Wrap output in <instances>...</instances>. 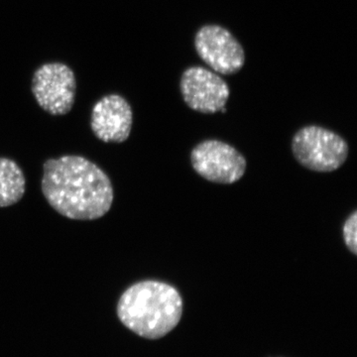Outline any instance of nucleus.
<instances>
[{"mask_svg":"<svg viewBox=\"0 0 357 357\" xmlns=\"http://www.w3.org/2000/svg\"><path fill=\"white\" fill-rule=\"evenodd\" d=\"M132 123V107L123 96L116 93L103 96L91 110V130L103 142L122 143L128 140Z\"/></svg>","mask_w":357,"mask_h":357,"instance_id":"8","label":"nucleus"},{"mask_svg":"<svg viewBox=\"0 0 357 357\" xmlns=\"http://www.w3.org/2000/svg\"><path fill=\"white\" fill-rule=\"evenodd\" d=\"M25 189L24 174L20 165L13 160L0 158V208L17 204Z\"/></svg>","mask_w":357,"mask_h":357,"instance_id":"9","label":"nucleus"},{"mask_svg":"<svg viewBox=\"0 0 357 357\" xmlns=\"http://www.w3.org/2000/svg\"><path fill=\"white\" fill-rule=\"evenodd\" d=\"M180 89L185 102L192 110L206 114L227 112L229 84L213 70L199 66L188 68L181 77Z\"/></svg>","mask_w":357,"mask_h":357,"instance_id":"7","label":"nucleus"},{"mask_svg":"<svg viewBox=\"0 0 357 357\" xmlns=\"http://www.w3.org/2000/svg\"><path fill=\"white\" fill-rule=\"evenodd\" d=\"M32 93L39 107L49 114H69L76 100L75 73L63 63H48L35 70Z\"/></svg>","mask_w":357,"mask_h":357,"instance_id":"4","label":"nucleus"},{"mask_svg":"<svg viewBox=\"0 0 357 357\" xmlns=\"http://www.w3.org/2000/svg\"><path fill=\"white\" fill-rule=\"evenodd\" d=\"M192 168L202 178L217 184H234L245 174L248 162L236 148L222 141L204 140L191 152Z\"/></svg>","mask_w":357,"mask_h":357,"instance_id":"5","label":"nucleus"},{"mask_svg":"<svg viewBox=\"0 0 357 357\" xmlns=\"http://www.w3.org/2000/svg\"><path fill=\"white\" fill-rule=\"evenodd\" d=\"M43 171L42 192L63 217L95 220L112 208L114 194L109 176L84 157L67 155L47 160Z\"/></svg>","mask_w":357,"mask_h":357,"instance_id":"1","label":"nucleus"},{"mask_svg":"<svg viewBox=\"0 0 357 357\" xmlns=\"http://www.w3.org/2000/svg\"><path fill=\"white\" fill-rule=\"evenodd\" d=\"M117 316L128 330L147 340L172 332L183 314V299L165 282L144 280L124 291L117 303Z\"/></svg>","mask_w":357,"mask_h":357,"instance_id":"2","label":"nucleus"},{"mask_svg":"<svg viewBox=\"0 0 357 357\" xmlns=\"http://www.w3.org/2000/svg\"><path fill=\"white\" fill-rule=\"evenodd\" d=\"M199 57L218 74L234 75L245 63V54L238 40L220 25H204L195 37Z\"/></svg>","mask_w":357,"mask_h":357,"instance_id":"6","label":"nucleus"},{"mask_svg":"<svg viewBox=\"0 0 357 357\" xmlns=\"http://www.w3.org/2000/svg\"><path fill=\"white\" fill-rule=\"evenodd\" d=\"M292 152L296 160L305 168L314 172H333L340 168L347 157L349 148L347 141L330 129L318 126L301 128L294 135Z\"/></svg>","mask_w":357,"mask_h":357,"instance_id":"3","label":"nucleus"},{"mask_svg":"<svg viewBox=\"0 0 357 357\" xmlns=\"http://www.w3.org/2000/svg\"><path fill=\"white\" fill-rule=\"evenodd\" d=\"M344 241L347 249L354 255H357V211L349 215L342 227Z\"/></svg>","mask_w":357,"mask_h":357,"instance_id":"10","label":"nucleus"}]
</instances>
